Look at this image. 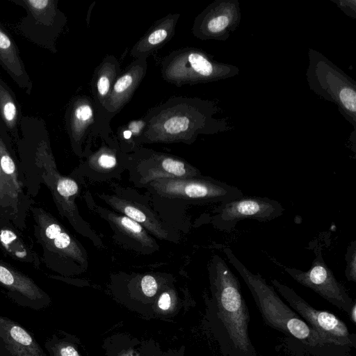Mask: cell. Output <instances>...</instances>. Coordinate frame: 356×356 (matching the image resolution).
<instances>
[{
  "label": "cell",
  "mask_w": 356,
  "mask_h": 356,
  "mask_svg": "<svg viewBox=\"0 0 356 356\" xmlns=\"http://www.w3.org/2000/svg\"><path fill=\"white\" fill-rule=\"evenodd\" d=\"M284 211L282 204L266 197L242 196L224 203L216 209L213 224L225 232L233 229L242 220L267 222L281 216Z\"/></svg>",
  "instance_id": "ba28073f"
},
{
  "label": "cell",
  "mask_w": 356,
  "mask_h": 356,
  "mask_svg": "<svg viewBox=\"0 0 356 356\" xmlns=\"http://www.w3.org/2000/svg\"><path fill=\"white\" fill-rule=\"evenodd\" d=\"M61 232L60 227L57 224H51L46 229V235L50 239H55Z\"/></svg>",
  "instance_id": "83f0119b"
},
{
  "label": "cell",
  "mask_w": 356,
  "mask_h": 356,
  "mask_svg": "<svg viewBox=\"0 0 356 356\" xmlns=\"http://www.w3.org/2000/svg\"><path fill=\"white\" fill-rule=\"evenodd\" d=\"M207 104L197 98L172 97L151 108L143 117L145 130L138 141L144 143L191 144L200 134L208 132Z\"/></svg>",
  "instance_id": "7a4b0ae2"
},
{
  "label": "cell",
  "mask_w": 356,
  "mask_h": 356,
  "mask_svg": "<svg viewBox=\"0 0 356 356\" xmlns=\"http://www.w3.org/2000/svg\"><path fill=\"white\" fill-rule=\"evenodd\" d=\"M349 317L352 323L354 325H356V301L355 302L352 307Z\"/></svg>",
  "instance_id": "1f68e13d"
},
{
  "label": "cell",
  "mask_w": 356,
  "mask_h": 356,
  "mask_svg": "<svg viewBox=\"0 0 356 356\" xmlns=\"http://www.w3.org/2000/svg\"><path fill=\"white\" fill-rule=\"evenodd\" d=\"M179 17V13L168 14L156 21L133 46L131 56L135 59L147 58L164 46L174 36Z\"/></svg>",
  "instance_id": "4fadbf2b"
},
{
  "label": "cell",
  "mask_w": 356,
  "mask_h": 356,
  "mask_svg": "<svg viewBox=\"0 0 356 356\" xmlns=\"http://www.w3.org/2000/svg\"><path fill=\"white\" fill-rule=\"evenodd\" d=\"M147 70V58L134 60L115 81L103 111L104 120H109L131 100L144 79Z\"/></svg>",
  "instance_id": "30bf717a"
},
{
  "label": "cell",
  "mask_w": 356,
  "mask_h": 356,
  "mask_svg": "<svg viewBox=\"0 0 356 356\" xmlns=\"http://www.w3.org/2000/svg\"><path fill=\"white\" fill-rule=\"evenodd\" d=\"M143 156L138 154L136 172L139 181L144 186L161 178H187L200 176L198 169L177 156L146 151Z\"/></svg>",
  "instance_id": "9c48e42d"
},
{
  "label": "cell",
  "mask_w": 356,
  "mask_h": 356,
  "mask_svg": "<svg viewBox=\"0 0 356 356\" xmlns=\"http://www.w3.org/2000/svg\"><path fill=\"white\" fill-rule=\"evenodd\" d=\"M44 346L50 356H81L67 335L55 333L46 340Z\"/></svg>",
  "instance_id": "ac0fdd59"
},
{
  "label": "cell",
  "mask_w": 356,
  "mask_h": 356,
  "mask_svg": "<svg viewBox=\"0 0 356 356\" xmlns=\"http://www.w3.org/2000/svg\"><path fill=\"white\" fill-rule=\"evenodd\" d=\"M346 266L345 275L348 281L356 282V241H353L345 255Z\"/></svg>",
  "instance_id": "d6986e66"
},
{
  "label": "cell",
  "mask_w": 356,
  "mask_h": 356,
  "mask_svg": "<svg viewBox=\"0 0 356 356\" xmlns=\"http://www.w3.org/2000/svg\"><path fill=\"white\" fill-rule=\"evenodd\" d=\"M89 165L92 169L102 172L113 170L118 165V150L102 145L89 156Z\"/></svg>",
  "instance_id": "e0dca14e"
},
{
  "label": "cell",
  "mask_w": 356,
  "mask_h": 356,
  "mask_svg": "<svg viewBox=\"0 0 356 356\" xmlns=\"http://www.w3.org/2000/svg\"><path fill=\"white\" fill-rule=\"evenodd\" d=\"M211 318L224 356H258L249 336L250 316L241 284L225 261L212 258L209 268Z\"/></svg>",
  "instance_id": "6da1fadb"
},
{
  "label": "cell",
  "mask_w": 356,
  "mask_h": 356,
  "mask_svg": "<svg viewBox=\"0 0 356 356\" xmlns=\"http://www.w3.org/2000/svg\"><path fill=\"white\" fill-rule=\"evenodd\" d=\"M145 126L146 122L143 118L131 120L123 126L131 135L133 147L138 145V141L145 130Z\"/></svg>",
  "instance_id": "ffe728a7"
},
{
  "label": "cell",
  "mask_w": 356,
  "mask_h": 356,
  "mask_svg": "<svg viewBox=\"0 0 356 356\" xmlns=\"http://www.w3.org/2000/svg\"><path fill=\"white\" fill-rule=\"evenodd\" d=\"M271 283L301 318L330 344L356 347L355 334L350 332L340 318L327 311L314 308L293 289L276 279Z\"/></svg>",
  "instance_id": "8992f818"
},
{
  "label": "cell",
  "mask_w": 356,
  "mask_h": 356,
  "mask_svg": "<svg viewBox=\"0 0 356 356\" xmlns=\"http://www.w3.org/2000/svg\"><path fill=\"white\" fill-rule=\"evenodd\" d=\"M97 121L104 122L97 111L93 99L83 96L76 99L71 113L70 131L72 138L81 143L88 134H93Z\"/></svg>",
  "instance_id": "9a60e30c"
},
{
  "label": "cell",
  "mask_w": 356,
  "mask_h": 356,
  "mask_svg": "<svg viewBox=\"0 0 356 356\" xmlns=\"http://www.w3.org/2000/svg\"><path fill=\"white\" fill-rule=\"evenodd\" d=\"M0 282L5 286L15 290V301L21 305V298L17 287L15 284L17 281L15 280L13 274L5 267L0 266Z\"/></svg>",
  "instance_id": "44dd1931"
},
{
  "label": "cell",
  "mask_w": 356,
  "mask_h": 356,
  "mask_svg": "<svg viewBox=\"0 0 356 356\" xmlns=\"http://www.w3.org/2000/svg\"><path fill=\"white\" fill-rule=\"evenodd\" d=\"M29 3L35 8L41 9L47 6L49 3L47 0H31Z\"/></svg>",
  "instance_id": "4dcf8cb0"
},
{
  "label": "cell",
  "mask_w": 356,
  "mask_h": 356,
  "mask_svg": "<svg viewBox=\"0 0 356 356\" xmlns=\"http://www.w3.org/2000/svg\"><path fill=\"white\" fill-rule=\"evenodd\" d=\"M3 113L8 121L13 120L16 115V108L15 104L11 102H7L3 108Z\"/></svg>",
  "instance_id": "4316f807"
},
{
  "label": "cell",
  "mask_w": 356,
  "mask_h": 356,
  "mask_svg": "<svg viewBox=\"0 0 356 356\" xmlns=\"http://www.w3.org/2000/svg\"><path fill=\"white\" fill-rule=\"evenodd\" d=\"M54 245L59 249H65L71 244L70 236L65 232H61L60 234L54 239Z\"/></svg>",
  "instance_id": "cb8c5ba5"
},
{
  "label": "cell",
  "mask_w": 356,
  "mask_h": 356,
  "mask_svg": "<svg viewBox=\"0 0 356 356\" xmlns=\"http://www.w3.org/2000/svg\"><path fill=\"white\" fill-rule=\"evenodd\" d=\"M121 73L118 60L107 55L95 68L91 81V92L97 111L102 119L103 111L110 96L113 85Z\"/></svg>",
  "instance_id": "5bb4252c"
},
{
  "label": "cell",
  "mask_w": 356,
  "mask_h": 356,
  "mask_svg": "<svg viewBox=\"0 0 356 356\" xmlns=\"http://www.w3.org/2000/svg\"><path fill=\"white\" fill-rule=\"evenodd\" d=\"M161 67L163 79L177 86L211 81L221 74V67L193 47L170 52L163 58Z\"/></svg>",
  "instance_id": "5b68a950"
},
{
  "label": "cell",
  "mask_w": 356,
  "mask_h": 356,
  "mask_svg": "<svg viewBox=\"0 0 356 356\" xmlns=\"http://www.w3.org/2000/svg\"><path fill=\"white\" fill-rule=\"evenodd\" d=\"M154 193L168 198L181 199L193 203L221 202L243 195L236 186L209 177L161 178L147 184Z\"/></svg>",
  "instance_id": "277c9868"
},
{
  "label": "cell",
  "mask_w": 356,
  "mask_h": 356,
  "mask_svg": "<svg viewBox=\"0 0 356 356\" xmlns=\"http://www.w3.org/2000/svg\"><path fill=\"white\" fill-rule=\"evenodd\" d=\"M17 236L11 231L3 230L0 234V239L5 245H8L13 241L15 240Z\"/></svg>",
  "instance_id": "f1b7e54d"
},
{
  "label": "cell",
  "mask_w": 356,
  "mask_h": 356,
  "mask_svg": "<svg viewBox=\"0 0 356 356\" xmlns=\"http://www.w3.org/2000/svg\"><path fill=\"white\" fill-rule=\"evenodd\" d=\"M1 166L3 172L8 175L12 174L15 168L13 161L7 155H4L1 157Z\"/></svg>",
  "instance_id": "d4e9b609"
},
{
  "label": "cell",
  "mask_w": 356,
  "mask_h": 356,
  "mask_svg": "<svg viewBox=\"0 0 356 356\" xmlns=\"http://www.w3.org/2000/svg\"><path fill=\"white\" fill-rule=\"evenodd\" d=\"M143 293L147 297H153L157 292L158 284L156 279L150 275L143 276L140 281Z\"/></svg>",
  "instance_id": "603a6c76"
},
{
  "label": "cell",
  "mask_w": 356,
  "mask_h": 356,
  "mask_svg": "<svg viewBox=\"0 0 356 356\" xmlns=\"http://www.w3.org/2000/svg\"><path fill=\"white\" fill-rule=\"evenodd\" d=\"M11 42L8 37L0 32V48L1 49H8L10 47Z\"/></svg>",
  "instance_id": "f546056e"
},
{
  "label": "cell",
  "mask_w": 356,
  "mask_h": 356,
  "mask_svg": "<svg viewBox=\"0 0 356 356\" xmlns=\"http://www.w3.org/2000/svg\"><path fill=\"white\" fill-rule=\"evenodd\" d=\"M223 250L229 262L248 287L262 319L268 326L307 346L317 347L331 345L285 304L274 287L269 285L259 273L254 274L248 269L229 248H225Z\"/></svg>",
  "instance_id": "3957f363"
},
{
  "label": "cell",
  "mask_w": 356,
  "mask_h": 356,
  "mask_svg": "<svg viewBox=\"0 0 356 356\" xmlns=\"http://www.w3.org/2000/svg\"><path fill=\"white\" fill-rule=\"evenodd\" d=\"M0 356H47L34 336L18 322L0 315Z\"/></svg>",
  "instance_id": "8fae6325"
},
{
  "label": "cell",
  "mask_w": 356,
  "mask_h": 356,
  "mask_svg": "<svg viewBox=\"0 0 356 356\" xmlns=\"http://www.w3.org/2000/svg\"><path fill=\"white\" fill-rule=\"evenodd\" d=\"M99 195L115 210L138 222L156 237L165 240L171 239L169 231L145 205L115 195Z\"/></svg>",
  "instance_id": "7c38bea8"
},
{
  "label": "cell",
  "mask_w": 356,
  "mask_h": 356,
  "mask_svg": "<svg viewBox=\"0 0 356 356\" xmlns=\"http://www.w3.org/2000/svg\"><path fill=\"white\" fill-rule=\"evenodd\" d=\"M159 308L163 311H166L171 306V296L168 292H163L158 300Z\"/></svg>",
  "instance_id": "484cf974"
},
{
  "label": "cell",
  "mask_w": 356,
  "mask_h": 356,
  "mask_svg": "<svg viewBox=\"0 0 356 356\" xmlns=\"http://www.w3.org/2000/svg\"><path fill=\"white\" fill-rule=\"evenodd\" d=\"M99 213L114 226L121 234L134 241L139 243L146 248L154 250L158 246L155 241L149 236L145 228L130 218L115 212L98 207Z\"/></svg>",
  "instance_id": "2e32d148"
},
{
  "label": "cell",
  "mask_w": 356,
  "mask_h": 356,
  "mask_svg": "<svg viewBox=\"0 0 356 356\" xmlns=\"http://www.w3.org/2000/svg\"><path fill=\"white\" fill-rule=\"evenodd\" d=\"M78 185L72 179H62L57 184L58 193L65 197L74 195L78 192Z\"/></svg>",
  "instance_id": "7402d4cb"
},
{
  "label": "cell",
  "mask_w": 356,
  "mask_h": 356,
  "mask_svg": "<svg viewBox=\"0 0 356 356\" xmlns=\"http://www.w3.org/2000/svg\"><path fill=\"white\" fill-rule=\"evenodd\" d=\"M315 258L310 268L302 271L284 267V270L297 282L311 289L323 298L346 312L348 316L355 300L348 295L332 271L326 265L321 248L314 249Z\"/></svg>",
  "instance_id": "52a82bcc"
}]
</instances>
